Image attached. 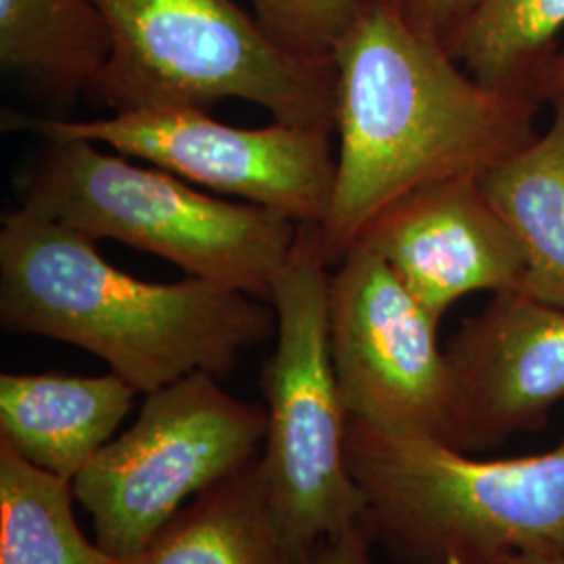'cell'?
<instances>
[{
  "label": "cell",
  "instance_id": "5b68a950",
  "mask_svg": "<svg viewBox=\"0 0 564 564\" xmlns=\"http://www.w3.org/2000/svg\"><path fill=\"white\" fill-rule=\"evenodd\" d=\"M111 57L93 99L111 113L256 102L276 121L335 128L333 59L272 41L235 0H95Z\"/></svg>",
  "mask_w": 564,
  "mask_h": 564
},
{
  "label": "cell",
  "instance_id": "ffe728a7",
  "mask_svg": "<svg viewBox=\"0 0 564 564\" xmlns=\"http://www.w3.org/2000/svg\"><path fill=\"white\" fill-rule=\"evenodd\" d=\"M372 538L362 521L347 524L341 531L310 545L300 564H372Z\"/></svg>",
  "mask_w": 564,
  "mask_h": 564
},
{
  "label": "cell",
  "instance_id": "9a60e30c",
  "mask_svg": "<svg viewBox=\"0 0 564 564\" xmlns=\"http://www.w3.org/2000/svg\"><path fill=\"white\" fill-rule=\"evenodd\" d=\"M545 102L552 123L481 178L485 195L523 247L521 293L564 307V88Z\"/></svg>",
  "mask_w": 564,
  "mask_h": 564
},
{
  "label": "cell",
  "instance_id": "44dd1931",
  "mask_svg": "<svg viewBox=\"0 0 564 564\" xmlns=\"http://www.w3.org/2000/svg\"><path fill=\"white\" fill-rule=\"evenodd\" d=\"M561 88H564L563 48L556 53L554 59L545 65L544 72L540 74V78L533 84V95H535L540 101L545 102V99H547L552 93H556V90H561Z\"/></svg>",
  "mask_w": 564,
  "mask_h": 564
},
{
  "label": "cell",
  "instance_id": "ac0fdd59",
  "mask_svg": "<svg viewBox=\"0 0 564 564\" xmlns=\"http://www.w3.org/2000/svg\"><path fill=\"white\" fill-rule=\"evenodd\" d=\"M256 20L282 48L307 59L333 51L360 15L366 0H251Z\"/></svg>",
  "mask_w": 564,
  "mask_h": 564
},
{
  "label": "cell",
  "instance_id": "5bb4252c",
  "mask_svg": "<svg viewBox=\"0 0 564 564\" xmlns=\"http://www.w3.org/2000/svg\"><path fill=\"white\" fill-rule=\"evenodd\" d=\"M111 34L95 0H0L2 72L55 102L95 93Z\"/></svg>",
  "mask_w": 564,
  "mask_h": 564
},
{
  "label": "cell",
  "instance_id": "8fae6325",
  "mask_svg": "<svg viewBox=\"0 0 564 564\" xmlns=\"http://www.w3.org/2000/svg\"><path fill=\"white\" fill-rule=\"evenodd\" d=\"M358 242L442 323L466 295L523 291L527 258L481 178L433 182L383 209Z\"/></svg>",
  "mask_w": 564,
  "mask_h": 564
},
{
  "label": "cell",
  "instance_id": "d6986e66",
  "mask_svg": "<svg viewBox=\"0 0 564 564\" xmlns=\"http://www.w3.org/2000/svg\"><path fill=\"white\" fill-rule=\"evenodd\" d=\"M403 20L447 44L479 0H384Z\"/></svg>",
  "mask_w": 564,
  "mask_h": 564
},
{
  "label": "cell",
  "instance_id": "2e32d148",
  "mask_svg": "<svg viewBox=\"0 0 564 564\" xmlns=\"http://www.w3.org/2000/svg\"><path fill=\"white\" fill-rule=\"evenodd\" d=\"M74 502V481L0 440V564H120L82 533Z\"/></svg>",
  "mask_w": 564,
  "mask_h": 564
},
{
  "label": "cell",
  "instance_id": "30bf717a",
  "mask_svg": "<svg viewBox=\"0 0 564 564\" xmlns=\"http://www.w3.org/2000/svg\"><path fill=\"white\" fill-rule=\"evenodd\" d=\"M454 381L452 447L473 454L535 433L564 400V307L521 291L491 295L445 349Z\"/></svg>",
  "mask_w": 564,
  "mask_h": 564
},
{
  "label": "cell",
  "instance_id": "9c48e42d",
  "mask_svg": "<svg viewBox=\"0 0 564 564\" xmlns=\"http://www.w3.org/2000/svg\"><path fill=\"white\" fill-rule=\"evenodd\" d=\"M440 321L356 242L328 282V337L351 419L452 445L454 381Z\"/></svg>",
  "mask_w": 564,
  "mask_h": 564
},
{
  "label": "cell",
  "instance_id": "8992f818",
  "mask_svg": "<svg viewBox=\"0 0 564 564\" xmlns=\"http://www.w3.org/2000/svg\"><path fill=\"white\" fill-rule=\"evenodd\" d=\"M328 268L321 224H300L272 284L276 347L262 372L263 473L276 523L300 558L364 514L347 466L349 414L330 354Z\"/></svg>",
  "mask_w": 564,
  "mask_h": 564
},
{
  "label": "cell",
  "instance_id": "7402d4cb",
  "mask_svg": "<svg viewBox=\"0 0 564 564\" xmlns=\"http://www.w3.org/2000/svg\"><path fill=\"white\" fill-rule=\"evenodd\" d=\"M494 564H564V552H531L506 556Z\"/></svg>",
  "mask_w": 564,
  "mask_h": 564
},
{
  "label": "cell",
  "instance_id": "7c38bea8",
  "mask_svg": "<svg viewBox=\"0 0 564 564\" xmlns=\"http://www.w3.org/2000/svg\"><path fill=\"white\" fill-rule=\"evenodd\" d=\"M139 391L116 372L0 375V440L25 460L76 481L116 437Z\"/></svg>",
  "mask_w": 564,
  "mask_h": 564
},
{
  "label": "cell",
  "instance_id": "ba28073f",
  "mask_svg": "<svg viewBox=\"0 0 564 564\" xmlns=\"http://www.w3.org/2000/svg\"><path fill=\"white\" fill-rule=\"evenodd\" d=\"M2 128L39 134L44 141L105 144L130 160L297 224H323L337 176L335 128L276 120L265 128H239L216 120L202 107H151L95 120L4 111Z\"/></svg>",
  "mask_w": 564,
  "mask_h": 564
},
{
  "label": "cell",
  "instance_id": "4fadbf2b",
  "mask_svg": "<svg viewBox=\"0 0 564 564\" xmlns=\"http://www.w3.org/2000/svg\"><path fill=\"white\" fill-rule=\"evenodd\" d=\"M120 564H300L270 505L262 456L203 491Z\"/></svg>",
  "mask_w": 564,
  "mask_h": 564
},
{
  "label": "cell",
  "instance_id": "6da1fadb",
  "mask_svg": "<svg viewBox=\"0 0 564 564\" xmlns=\"http://www.w3.org/2000/svg\"><path fill=\"white\" fill-rule=\"evenodd\" d=\"M333 63L339 151L321 224L330 265L391 203L433 182L484 178L538 137V97L473 78L384 0H366Z\"/></svg>",
  "mask_w": 564,
  "mask_h": 564
},
{
  "label": "cell",
  "instance_id": "3957f363",
  "mask_svg": "<svg viewBox=\"0 0 564 564\" xmlns=\"http://www.w3.org/2000/svg\"><path fill=\"white\" fill-rule=\"evenodd\" d=\"M347 466L372 544L398 564H494L564 552V437L479 460L421 433L347 419Z\"/></svg>",
  "mask_w": 564,
  "mask_h": 564
},
{
  "label": "cell",
  "instance_id": "e0dca14e",
  "mask_svg": "<svg viewBox=\"0 0 564 564\" xmlns=\"http://www.w3.org/2000/svg\"><path fill=\"white\" fill-rule=\"evenodd\" d=\"M563 30L564 0H479L445 48L487 86L533 95Z\"/></svg>",
  "mask_w": 564,
  "mask_h": 564
},
{
  "label": "cell",
  "instance_id": "277c9868",
  "mask_svg": "<svg viewBox=\"0 0 564 564\" xmlns=\"http://www.w3.org/2000/svg\"><path fill=\"white\" fill-rule=\"evenodd\" d=\"M46 142L20 178V207L270 303L300 224L253 203L207 195L93 142Z\"/></svg>",
  "mask_w": 564,
  "mask_h": 564
},
{
  "label": "cell",
  "instance_id": "7a4b0ae2",
  "mask_svg": "<svg viewBox=\"0 0 564 564\" xmlns=\"http://www.w3.org/2000/svg\"><path fill=\"white\" fill-rule=\"evenodd\" d=\"M0 324L80 347L142 395L197 372L226 379L276 335L272 303L193 276L141 281L23 207L0 220Z\"/></svg>",
  "mask_w": 564,
  "mask_h": 564
},
{
  "label": "cell",
  "instance_id": "52a82bcc",
  "mask_svg": "<svg viewBox=\"0 0 564 564\" xmlns=\"http://www.w3.org/2000/svg\"><path fill=\"white\" fill-rule=\"evenodd\" d=\"M142 398L137 421L74 481L97 544L118 561L151 544L186 500L258 460L268 433L265 405L242 402L207 372Z\"/></svg>",
  "mask_w": 564,
  "mask_h": 564
}]
</instances>
